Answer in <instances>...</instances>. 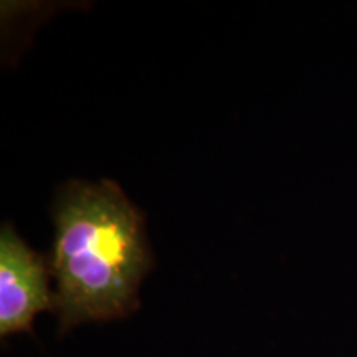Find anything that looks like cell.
Returning a JSON list of instances; mask_svg holds the SVG:
<instances>
[{"instance_id": "obj_1", "label": "cell", "mask_w": 357, "mask_h": 357, "mask_svg": "<svg viewBox=\"0 0 357 357\" xmlns=\"http://www.w3.org/2000/svg\"><path fill=\"white\" fill-rule=\"evenodd\" d=\"M55 225L50 273L61 329L136 311L153 255L141 212L119 185L71 182L58 197Z\"/></svg>"}, {"instance_id": "obj_2", "label": "cell", "mask_w": 357, "mask_h": 357, "mask_svg": "<svg viewBox=\"0 0 357 357\" xmlns=\"http://www.w3.org/2000/svg\"><path fill=\"white\" fill-rule=\"evenodd\" d=\"M48 310H55L48 268L6 223L0 234V334L32 333L33 319Z\"/></svg>"}]
</instances>
